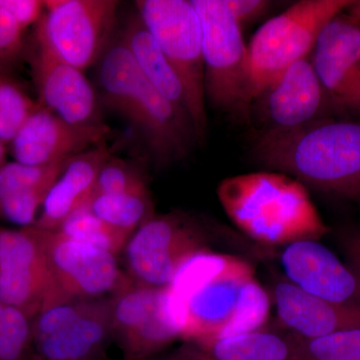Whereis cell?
Masks as SVG:
<instances>
[{
  "label": "cell",
  "instance_id": "cell-13",
  "mask_svg": "<svg viewBox=\"0 0 360 360\" xmlns=\"http://www.w3.org/2000/svg\"><path fill=\"white\" fill-rule=\"evenodd\" d=\"M321 30L311 63L328 99L360 112V18L347 8Z\"/></svg>",
  "mask_w": 360,
  "mask_h": 360
},
{
  "label": "cell",
  "instance_id": "cell-19",
  "mask_svg": "<svg viewBox=\"0 0 360 360\" xmlns=\"http://www.w3.org/2000/svg\"><path fill=\"white\" fill-rule=\"evenodd\" d=\"M258 98L264 99L267 130H288L319 120L328 96L307 58L283 71Z\"/></svg>",
  "mask_w": 360,
  "mask_h": 360
},
{
  "label": "cell",
  "instance_id": "cell-22",
  "mask_svg": "<svg viewBox=\"0 0 360 360\" xmlns=\"http://www.w3.org/2000/svg\"><path fill=\"white\" fill-rule=\"evenodd\" d=\"M120 39L149 84L161 96L187 113L193 122V106L186 86L139 15L130 21Z\"/></svg>",
  "mask_w": 360,
  "mask_h": 360
},
{
  "label": "cell",
  "instance_id": "cell-29",
  "mask_svg": "<svg viewBox=\"0 0 360 360\" xmlns=\"http://www.w3.org/2000/svg\"><path fill=\"white\" fill-rule=\"evenodd\" d=\"M148 191V180L139 167L112 156L101 168L91 198L101 194L136 193Z\"/></svg>",
  "mask_w": 360,
  "mask_h": 360
},
{
  "label": "cell",
  "instance_id": "cell-25",
  "mask_svg": "<svg viewBox=\"0 0 360 360\" xmlns=\"http://www.w3.org/2000/svg\"><path fill=\"white\" fill-rule=\"evenodd\" d=\"M58 231L80 243L96 246L115 255L124 250L132 236L127 232L106 224L85 207L71 215L59 227Z\"/></svg>",
  "mask_w": 360,
  "mask_h": 360
},
{
  "label": "cell",
  "instance_id": "cell-32",
  "mask_svg": "<svg viewBox=\"0 0 360 360\" xmlns=\"http://www.w3.org/2000/svg\"><path fill=\"white\" fill-rule=\"evenodd\" d=\"M225 6L243 27L266 13L271 2L265 0H224Z\"/></svg>",
  "mask_w": 360,
  "mask_h": 360
},
{
  "label": "cell",
  "instance_id": "cell-21",
  "mask_svg": "<svg viewBox=\"0 0 360 360\" xmlns=\"http://www.w3.org/2000/svg\"><path fill=\"white\" fill-rule=\"evenodd\" d=\"M70 158L45 167H30L16 161L1 165L0 219L22 227L32 226L47 193Z\"/></svg>",
  "mask_w": 360,
  "mask_h": 360
},
{
  "label": "cell",
  "instance_id": "cell-5",
  "mask_svg": "<svg viewBox=\"0 0 360 360\" xmlns=\"http://www.w3.org/2000/svg\"><path fill=\"white\" fill-rule=\"evenodd\" d=\"M352 0H302L264 23L248 45L253 103L283 71L309 58L324 26Z\"/></svg>",
  "mask_w": 360,
  "mask_h": 360
},
{
  "label": "cell",
  "instance_id": "cell-28",
  "mask_svg": "<svg viewBox=\"0 0 360 360\" xmlns=\"http://www.w3.org/2000/svg\"><path fill=\"white\" fill-rule=\"evenodd\" d=\"M295 360H360V328L322 338H298Z\"/></svg>",
  "mask_w": 360,
  "mask_h": 360
},
{
  "label": "cell",
  "instance_id": "cell-9",
  "mask_svg": "<svg viewBox=\"0 0 360 360\" xmlns=\"http://www.w3.org/2000/svg\"><path fill=\"white\" fill-rule=\"evenodd\" d=\"M112 296L77 300L40 312L32 321L39 360H103L112 338Z\"/></svg>",
  "mask_w": 360,
  "mask_h": 360
},
{
  "label": "cell",
  "instance_id": "cell-34",
  "mask_svg": "<svg viewBox=\"0 0 360 360\" xmlns=\"http://www.w3.org/2000/svg\"><path fill=\"white\" fill-rule=\"evenodd\" d=\"M148 360H217L212 359L210 355L206 354L205 352L200 349L198 345H194L191 341H186L184 345L176 348L174 352L158 357V359H150Z\"/></svg>",
  "mask_w": 360,
  "mask_h": 360
},
{
  "label": "cell",
  "instance_id": "cell-7",
  "mask_svg": "<svg viewBox=\"0 0 360 360\" xmlns=\"http://www.w3.org/2000/svg\"><path fill=\"white\" fill-rule=\"evenodd\" d=\"M210 236L200 220L184 212L153 215L125 246L129 276L134 283L168 290L180 270L207 252Z\"/></svg>",
  "mask_w": 360,
  "mask_h": 360
},
{
  "label": "cell",
  "instance_id": "cell-20",
  "mask_svg": "<svg viewBox=\"0 0 360 360\" xmlns=\"http://www.w3.org/2000/svg\"><path fill=\"white\" fill-rule=\"evenodd\" d=\"M112 158L105 141L71 158L51 191L41 213L32 226L44 231H58L71 215L89 202L101 168Z\"/></svg>",
  "mask_w": 360,
  "mask_h": 360
},
{
  "label": "cell",
  "instance_id": "cell-14",
  "mask_svg": "<svg viewBox=\"0 0 360 360\" xmlns=\"http://www.w3.org/2000/svg\"><path fill=\"white\" fill-rule=\"evenodd\" d=\"M49 281L37 229H0V302L21 310L33 321L44 309Z\"/></svg>",
  "mask_w": 360,
  "mask_h": 360
},
{
  "label": "cell",
  "instance_id": "cell-17",
  "mask_svg": "<svg viewBox=\"0 0 360 360\" xmlns=\"http://www.w3.org/2000/svg\"><path fill=\"white\" fill-rule=\"evenodd\" d=\"M281 264L286 281L316 297L360 307V278L319 240L283 246Z\"/></svg>",
  "mask_w": 360,
  "mask_h": 360
},
{
  "label": "cell",
  "instance_id": "cell-12",
  "mask_svg": "<svg viewBox=\"0 0 360 360\" xmlns=\"http://www.w3.org/2000/svg\"><path fill=\"white\" fill-rule=\"evenodd\" d=\"M117 6L115 0H45L37 28L61 58L84 71L108 46Z\"/></svg>",
  "mask_w": 360,
  "mask_h": 360
},
{
  "label": "cell",
  "instance_id": "cell-2",
  "mask_svg": "<svg viewBox=\"0 0 360 360\" xmlns=\"http://www.w3.org/2000/svg\"><path fill=\"white\" fill-rule=\"evenodd\" d=\"M265 167L347 200L360 201V123L316 122L266 130L255 148Z\"/></svg>",
  "mask_w": 360,
  "mask_h": 360
},
{
  "label": "cell",
  "instance_id": "cell-26",
  "mask_svg": "<svg viewBox=\"0 0 360 360\" xmlns=\"http://www.w3.org/2000/svg\"><path fill=\"white\" fill-rule=\"evenodd\" d=\"M39 106L7 72L0 71V141L11 143Z\"/></svg>",
  "mask_w": 360,
  "mask_h": 360
},
{
  "label": "cell",
  "instance_id": "cell-16",
  "mask_svg": "<svg viewBox=\"0 0 360 360\" xmlns=\"http://www.w3.org/2000/svg\"><path fill=\"white\" fill-rule=\"evenodd\" d=\"M110 134L103 122L73 124L39 104L9 144L16 162L45 167L89 150Z\"/></svg>",
  "mask_w": 360,
  "mask_h": 360
},
{
  "label": "cell",
  "instance_id": "cell-31",
  "mask_svg": "<svg viewBox=\"0 0 360 360\" xmlns=\"http://www.w3.org/2000/svg\"><path fill=\"white\" fill-rule=\"evenodd\" d=\"M0 9L9 14L25 30L28 26L41 20L44 13V1L0 0Z\"/></svg>",
  "mask_w": 360,
  "mask_h": 360
},
{
  "label": "cell",
  "instance_id": "cell-4",
  "mask_svg": "<svg viewBox=\"0 0 360 360\" xmlns=\"http://www.w3.org/2000/svg\"><path fill=\"white\" fill-rule=\"evenodd\" d=\"M99 60L103 103L139 132L158 165L186 158L198 141L191 117L149 84L122 39L108 44Z\"/></svg>",
  "mask_w": 360,
  "mask_h": 360
},
{
  "label": "cell",
  "instance_id": "cell-10",
  "mask_svg": "<svg viewBox=\"0 0 360 360\" xmlns=\"http://www.w3.org/2000/svg\"><path fill=\"white\" fill-rule=\"evenodd\" d=\"M37 229L51 277L41 312L65 303L103 297L127 279L112 253L60 231Z\"/></svg>",
  "mask_w": 360,
  "mask_h": 360
},
{
  "label": "cell",
  "instance_id": "cell-11",
  "mask_svg": "<svg viewBox=\"0 0 360 360\" xmlns=\"http://www.w3.org/2000/svg\"><path fill=\"white\" fill-rule=\"evenodd\" d=\"M112 338L123 360H148L180 335L170 314L168 290L134 283L127 276L112 293Z\"/></svg>",
  "mask_w": 360,
  "mask_h": 360
},
{
  "label": "cell",
  "instance_id": "cell-35",
  "mask_svg": "<svg viewBox=\"0 0 360 360\" xmlns=\"http://www.w3.org/2000/svg\"><path fill=\"white\" fill-rule=\"evenodd\" d=\"M6 162V144L0 141V167Z\"/></svg>",
  "mask_w": 360,
  "mask_h": 360
},
{
  "label": "cell",
  "instance_id": "cell-18",
  "mask_svg": "<svg viewBox=\"0 0 360 360\" xmlns=\"http://www.w3.org/2000/svg\"><path fill=\"white\" fill-rule=\"evenodd\" d=\"M272 300L281 329L304 340L360 328V307L309 295L286 279L274 284Z\"/></svg>",
  "mask_w": 360,
  "mask_h": 360
},
{
  "label": "cell",
  "instance_id": "cell-1",
  "mask_svg": "<svg viewBox=\"0 0 360 360\" xmlns=\"http://www.w3.org/2000/svg\"><path fill=\"white\" fill-rule=\"evenodd\" d=\"M167 290L170 314L186 341L255 330L269 316V297L253 270L229 255H198Z\"/></svg>",
  "mask_w": 360,
  "mask_h": 360
},
{
  "label": "cell",
  "instance_id": "cell-8",
  "mask_svg": "<svg viewBox=\"0 0 360 360\" xmlns=\"http://www.w3.org/2000/svg\"><path fill=\"white\" fill-rule=\"evenodd\" d=\"M135 4L141 22L186 86L193 106L194 130L200 141L207 127L200 16L187 0H139Z\"/></svg>",
  "mask_w": 360,
  "mask_h": 360
},
{
  "label": "cell",
  "instance_id": "cell-6",
  "mask_svg": "<svg viewBox=\"0 0 360 360\" xmlns=\"http://www.w3.org/2000/svg\"><path fill=\"white\" fill-rule=\"evenodd\" d=\"M202 28L205 98L217 110L245 112L253 103L250 53L224 0H191Z\"/></svg>",
  "mask_w": 360,
  "mask_h": 360
},
{
  "label": "cell",
  "instance_id": "cell-15",
  "mask_svg": "<svg viewBox=\"0 0 360 360\" xmlns=\"http://www.w3.org/2000/svg\"><path fill=\"white\" fill-rule=\"evenodd\" d=\"M32 63L37 101L42 108L73 124L103 123L99 101L89 80L56 53L39 28Z\"/></svg>",
  "mask_w": 360,
  "mask_h": 360
},
{
  "label": "cell",
  "instance_id": "cell-24",
  "mask_svg": "<svg viewBox=\"0 0 360 360\" xmlns=\"http://www.w3.org/2000/svg\"><path fill=\"white\" fill-rule=\"evenodd\" d=\"M84 207L106 224L131 236L155 215V205L149 191L101 194L92 198Z\"/></svg>",
  "mask_w": 360,
  "mask_h": 360
},
{
  "label": "cell",
  "instance_id": "cell-33",
  "mask_svg": "<svg viewBox=\"0 0 360 360\" xmlns=\"http://www.w3.org/2000/svg\"><path fill=\"white\" fill-rule=\"evenodd\" d=\"M340 246L348 266L360 278V231L343 234L340 238Z\"/></svg>",
  "mask_w": 360,
  "mask_h": 360
},
{
  "label": "cell",
  "instance_id": "cell-27",
  "mask_svg": "<svg viewBox=\"0 0 360 360\" xmlns=\"http://www.w3.org/2000/svg\"><path fill=\"white\" fill-rule=\"evenodd\" d=\"M32 321L0 302V360H28L32 355Z\"/></svg>",
  "mask_w": 360,
  "mask_h": 360
},
{
  "label": "cell",
  "instance_id": "cell-23",
  "mask_svg": "<svg viewBox=\"0 0 360 360\" xmlns=\"http://www.w3.org/2000/svg\"><path fill=\"white\" fill-rule=\"evenodd\" d=\"M191 342L217 360H295L298 336L285 330L260 328Z\"/></svg>",
  "mask_w": 360,
  "mask_h": 360
},
{
  "label": "cell",
  "instance_id": "cell-30",
  "mask_svg": "<svg viewBox=\"0 0 360 360\" xmlns=\"http://www.w3.org/2000/svg\"><path fill=\"white\" fill-rule=\"evenodd\" d=\"M23 33L25 30L0 9V71L7 72L8 66L20 58L25 46Z\"/></svg>",
  "mask_w": 360,
  "mask_h": 360
},
{
  "label": "cell",
  "instance_id": "cell-3",
  "mask_svg": "<svg viewBox=\"0 0 360 360\" xmlns=\"http://www.w3.org/2000/svg\"><path fill=\"white\" fill-rule=\"evenodd\" d=\"M217 196L231 221L264 245L319 240L328 231L304 184L281 172L229 177Z\"/></svg>",
  "mask_w": 360,
  "mask_h": 360
}]
</instances>
